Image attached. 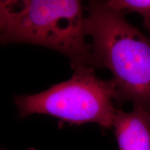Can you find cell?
I'll return each mask as SVG.
<instances>
[{
  "mask_svg": "<svg viewBox=\"0 0 150 150\" xmlns=\"http://www.w3.org/2000/svg\"><path fill=\"white\" fill-rule=\"evenodd\" d=\"M86 10L92 54L97 67L112 73L117 102H131L150 114V38L105 1H91Z\"/></svg>",
  "mask_w": 150,
  "mask_h": 150,
  "instance_id": "obj_1",
  "label": "cell"
},
{
  "mask_svg": "<svg viewBox=\"0 0 150 150\" xmlns=\"http://www.w3.org/2000/svg\"><path fill=\"white\" fill-rule=\"evenodd\" d=\"M112 127L120 150H150V114L134 106L131 112L116 109Z\"/></svg>",
  "mask_w": 150,
  "mask_h": 150,
  "instance_id": "obj_4",
  "label": "cell"
},
{
  "mask_svg": "<svg viewBox=\"0 0 150 150\" xmlns=\"http://www.w3.org/2000/svg\"><path fill=\"white\" fill-rule=\"evenodd\" d=\"M1 150H6V149H1Z\"/></svg>",
  "mask_w": 150,
  "mask_h": 150,
  "instance_id": "obj_6",
  "label": "cell"
},
{
  "mask_svg": "<svg viewBox=\"0 0 150 150\" xmlns=\"http://www.w3.org/2000/svg\"><path fill=\"white\" fill-rule=\"evenodd\" d=\"M86 36V16L80 1H0L1 44L24 42L52 49L66 56L74 70L97 67Z\"/></svg>",
  "mask_w": 150,
  "mask_h": 150,
  "instance_id": "obj_2",
  "label": "cell"
},
{
  "mask_svg": "<svg viewBox=\"0 0 150 150\" xmlns=\"http://www.w3.org/2000/svg\"><path fill=\"white\" fill-rule=\"evenodd\" d=\"M117 94L114 81L102 80L91 67L74 70L70 79L32 95L15 99L19 115L54 116L70 124L97 123L103 128L112 127Z\"/></svg>",
  "mask_w": 150,
  "mask_h": 150,
  "instance_id": "obj_3",
  "label": "cell"
},
{
  "mask_svg": "<svg viewBox=\"0 0 150 150\" xmlns=\"http://www.w3.org/2000/svg\"><path fill=\"white\" fill-rule=\"evenodd\" d=\"M105 3L113 10L125 15L127 13L136 12L143 18V24L150 33V0H110Z\"/></svg>",
  "mask_w": 150,
  "mask_h": 150,
  "instance_id": "obj_5",
  "label": "cell"
}]
</instances>
